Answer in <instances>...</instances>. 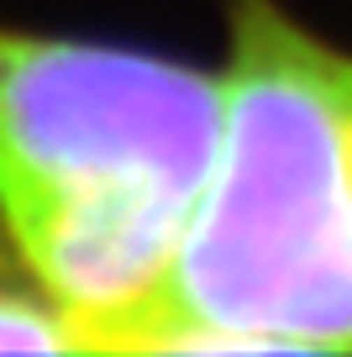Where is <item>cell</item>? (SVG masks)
Wrapping results in <instances>:
<instances>
[{"instance_id":"obj_3","label":"cell","mask_w":352,"mask_h":357,"mask_svg":"<svg viewBox=\"0 0 352 357\" xmlns=\"http://www.w3.org/2000/svg\"><path fill=\"white\" fill-rule=\"evenodd\" d=\"M0 347L6 352H74V331L37 289L27 263L0 231Z\"/></svg>"},{"instance_id":"obj_2","label":"cell","mask_w":352,"mask_h":357,"mask_svg":"<svg viewBox=\"0 0 352 357\" xmlns=\"http://www.w3.org/2000/svg\"><path fill=\"white\" fill-rule=\"evenodd\" d=\"M132 352H352V53L237 0L221 137Z\"/></svg>"},{"instance_id":"obj_1","label":"cell","mask_w":352,"mask_h":357,"mask_svg":"<svg viewBox=\"0 0 352 357\" xmlns=\"http://www.w3.org/2000/svg\"><path fill=\"white\" fill-rule=\"evenodd\" d=\"M221 137V74L0 22V231L74 352H132Z\"/></svg>"}]
</instances>
